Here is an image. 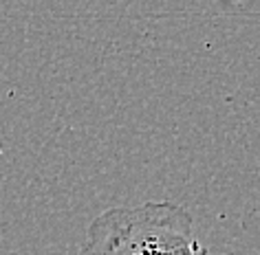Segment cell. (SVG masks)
Wrapping results in <instances>:
<instances>
[{
	"label": "cell",
	"mask_w": 260,
	"mask_h": 255,
	"mask_svg": "<svg viewBox=\"0 0 260 255\" xmlns=\"http://www.w3.org/2000/svg\"><path fill=\"white\" fill-rule=\"evenodd\" d=\"M183 255H207V253H205V248L201 246V242L197 240V242H194V244H192L190 248H187V251H185Z\"/></svg>",
	"instance_id": "7a4b0ae2"
},
{
	"label": "cell",
	"mask_w": 260,
	"mask_h": 255,
	"mask_svg": "<svg viewBox=\"0 0 260 255\" xmlns=\"http://www.w3.org/2000/svg\"><path fill=\"white\" fill-rule=\"evenodd\" d=\"M194 242L187 209L161 200L100 213L86 229L80 255H183Z\"/></svg>",
	"instance_id": "6da1fadb"
}]
</instances>
